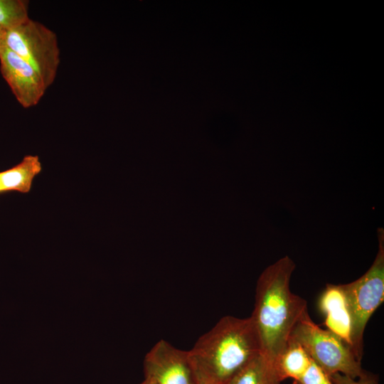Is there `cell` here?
Returning <instances> with one entry per match:
<instances>
[{"instance_id":"obj_15","label":"cell","mask_w":384,"mask_h":384,"mask_svg":"<svg viewBox=\"0 0 384 384\" xmlns=\"http://www.w3.org/2000/svg\"><path fill=\"white\" fill-rule=\"evenodd\" d=\"M5 31L0 26V48L3 46Z\"/></svg>"},{"instance_id":"obj_12","label":"cell","mask_w":384,"mask_h":384,"mask_svg":"<svg viewBox=\"0 0 384 384\" xmlns=\"http://www.w3.org/2000/svg\"><path fill=\"white\" fill-rule=\"evenodd\" d=\"M28 1L0 0V26L6 31L29 19Z\"/></svg>"},{"instance_id":"obj_14","label":"cell","mask_w":384,"mask_h":384,"mask_svg":"<svg viewBox=\"0 0 384 384\" xmlns=\"http://www.w3.org/2000/svg\"><path fill=\"white\" fill-rule=\"evenodd\" d=\"M333 384H379L376 375L366 370L358 378H352L341 373H334L329 377Z\"/></svg>"},{"instance_id":"obj_9","label":"cell","mask_w":384,"mask_h":384,"mask_svg":"<svg viewBox=\"0 0 384 384\" xmlns=\"http://www.w3.org/2000/svg\"><path fill=\"white\" fill-rule=\"evenodd\" d=\"M42 170L38 156L26 155L16 166L0 172V181L5 192L28 193L33 181Z\"/></svg>"},{"instance_id":"obj_7","label":"cell","mask_w":384,"mask_h":384,"mask_svg":"<svg viewBox=\"0 0 384 384\" xmlns=\"http://www.w3.org/2000/svg\"><path fill=\"white\" fill-rule=\"evenodd\" d=\"M0 65L18 102L24 108L37 105L48 88L35 68L4 46L0 48Z\"/></svg>"},{"instance_id":"obj_8","label":"cell","mask_w":384,"mask_h":384,"mask_svg":"<svg viewBox=\"0 0 384 384\" xmlns=\"http://www.w3.org/2000/svg\"><path fill=\"white\" fill-rule=\"evenodd\" d=\"M318 306L325 318L326 329L351 349L352 321L341 285L327 284L319 299Z\"/></svg>"},{"instance_id":"obj_13","label":"cell","mask_w":384,"mask_h":384,"mask_svg":"<svg viewBox=\"0 0 384 384\" xmlns=\"http://www.w3.org/2000/svg\"><path fill=\"white\" fill-rule=\"evenodd\" d=\"M293 384H333L326 373L312 360L306 372Z\"/></svg>"},{"instance_id":"obj_2","label":"cell","mask_w":384,"mask_h":384,"mask_svg":"<svg viewBox=\"0 0 384 384\" xmlns=\"http://www.w3.org/2000/svg\"><path fill=\"white\" fill-rule=\"evenodd\" d=\"M197 377L212 384H225L261 353L251 317H222L188 351Z\"/></svg>"},{"instance_id":"obj_3","label":"cell","mask_w":384,"mask_h":384,"mask_svg":"<svg viewBox=\"0 0 384 384\" xmlns=\"http://www.w3.org/2000/svg\"><path fill=\"white\" fill-rule=\"evenodd\" d=\"M378 251L366 272L356 280L342 284L352 321L351 350L361 361L363 334L372 314L384 300V230L378 229Z\"/></svg>"},{"instance_id":"obj_18","label":"cell","mask_w":384,"mask_h":384,"mask_svg":"<svg viewBox=\"0 0 384 384\" xmlns=\"http://www.w3.org/2000/svg\"><path fill=\"white\" fill-rule=\"evenodd\" d=\"M4 192L5 191H4V190L3 187H2V185H1V181H0V193H4Z\"/></svg>"},{"instance_id":"obj_4","label":"cell","mask_w":384,"mask_h":384,"mask_svg":"<svg viewBox=\"0 0 384 384\" xmlns=\"http://www.w3.org/2000/svg\"><path fill=\"white\" fill-rule=\"evenodd\" d=\"M289 341L301 345L329 377L338 373L357 378L365 372L350 347L332 332L319 327L308 312L296 324Z\"/></svg>"},{"instance_id":"obj_11","label":"cell","mask_w":384,"mask_h":384,"mask_svg":"<svg viewBox=\"0 0 384 384\" xmlns=\"http://www.w3.org/2000/svg\"><path fill=\"white\" fill-rule=\"evenodd\" d=\"M276 370L260 353L225 384H281Z\"/></svg>"},{"instance_id":"obj_17","label":"cell","mask_w":384,"mask_h":384,"mask_svg":"<svg viewBox=\"0 0 384 384\" xmlns=\"http://www.w3.org/2000/svg\"><path fill=\"white\" fill-rule=\"evenodd\" d=\"M139 384H154L152 381L149 380H147V379H144L141 383Z\"/></svg>"},{"instance_id":"obj_16","label":"cell","mask_w":384,"mask_h":384,"mask_svg":"<svg viewBox=\"0 0 384 384\" xmlns=\"http://www.w3.org/2000/svg\"><path fill=\"white\" fill-rule=\"evenodd\" d=\"M198 384H212V383H209V382H208L206 380H204L203 379H201V378H198Z\"/></svg>"},{"instance_id":"obj_6","label":"cell","mask_w":384,"mask_h":384,"mask_svg":"<svg viewBox=\"0 0 384 384\" xmlns=\"http://www.w3.org/2000/svg\"><path fill=\"white\" fill-rule=\"evenodd\" d=\"M144 379L154 384H198L188 351L165 340L157 341L144 361Z\"/></svg>"},{"instance_id":"obj_5","label":"cell","mask_w":384,"mask_h":384,"mask_svg":"<svg viewBox=\"0 0 384 384\" xmlns=\"http://www.w3.org/2000/svg\"><path fill=\"white\" fill-rule=\"evenodd\" d=\"M3 46L28 62L48 88L60 65V48L54 31L41 23L28 19L5 31Z\"/></svg>"},{"instance_id":"obj_1","label":"cell","mask_w":384,"mask_h":384,"mask_svg":"<svg viewBox=\"0 0 384 384\" xmlns=\"http://www.w3.org/2000/svg\"><path fill=\"white\" fill-rule=\"evenodd\" d=\"M295 267L294 261L284 256L268 266L257 282L250 317L259 338L261 353L274 368L288 344L294 326L308 312L306 301L290 289Z\"/></svg>"},{"instance_id":"obj_10","label":"cell","mask_w":384,"mask_h":384,"mask_svg":"<svg viewBox=\"0 0 384 384\" xmlns=\"http://www.w3.org/2000/svg\"><path fill=\"white\" fill-rule=\"evenodd\" d=\"M311 362V359L301 345L289 341L277 359L274 368L281 382L287 378L295 380L306 372Z\"/></svg>"}]
</instances>
